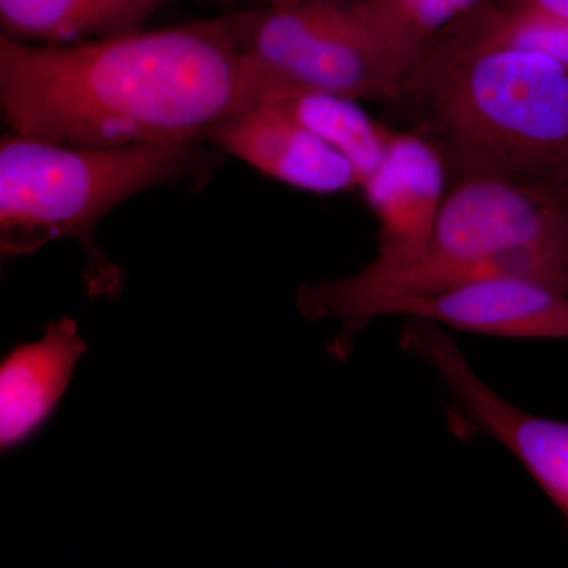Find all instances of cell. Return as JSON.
I'll return each instance as SVG.
<instances>
[{
	"label": "cell",
	"instance_id": "30bf717a",
	"mask_svg": "<svg viewBox=\"0 0 568 568\" xmlns=\"http://www.w3.org/2000/svg\"><path fill=\"white\" fill-rule=\"evenodd\" d=\"M88 351L77 321L48 325L39 342L11 351L0 368V446L13 450L47 424Z\"/></svg>",
	"mask_w": 568,
	"mask_h": 568
},
{
	"label": "cell",
	"instance_id": "4fadbf2b",
	"mask_svg": "<svg viewBox=\"0 0 568 568\" xmlns=\"http://www.w3.org/2000/svg\"><path fill=\"white\" fill-rule=\"evenodd\" d=\"M444 32L568 63V20L511 0H481Z\"/></svg>",
	"mask_w": 568,
	"mask_h": 568
},
{
	"label": "cell",
	"instance_id": "3957f363",
	"mask_svg": "<svg viewBox=\"0 0 568 568\" xmlns=\"http://www.w3.org/2000/svg\"><path fill=\"white\" fill-rule=\"evenodd\" d=\"M196 142L89 149L7 132L0 140V250L24 256L77 239L88 257L89 294L118 295L122 275L93 233L104 216L145 190L207 182L222 164L219 149Z\"/></svg>",
	"mask_w": 568,
	"mask_h": 568
},
{
	"label": "cell",
	"instance_id": "7c38bea8",
	"mask_svg": "<svg viewBox=\"0 0 568 568\" xmlns=\"http://www.w3.org/2000/svg\"><path fill=\"white\" fill-rule=\"evenodd\" d=\"M275 103L353 164L358 189L383 166L394 130L377 123L358 100L335 93L301 91L275 100Z\"/></svg>",
	"mask_w": 568,
	"mask_h": 568
},
{
	"label": "cell",
	"instance_id": "5b68a950",
	"mask_svg": "<svg viewBox=\"0 0 568 568\" xmlns=\"http://www.w3.org/2000/svg\"><path fill=\"white\" fill-rule=\"evenodd\" d=\"M271 102L301 91L402 99L407 70L366 24L357 0H294L227 14Z\"/></svg>",
	"mask_w": 568,
	"mask_h": 568
},
{
	"label": "cell",
	"instance_id": "2e32d148",
	"mask_svg": "<svg viewBox=\"0 0 568 568\" xmlns=\"http://www.w3.org/2000/svg\"><path fill=\"white\" fill-rule=\"evenodd\" d=\"M261 6H284V3L294 2V0H256Z\"/></svg>",
	"mask_w": 568,
	"mask_h": 568
},
{
	"label": "cell",
	"instance_id": "277c9868",
	"mask_svg": "<svg viewBox=\"0 0 568 568\" xmlns=\"http://www.w3.org/2000/svg\"><path fill=\"white\" fill-rule=\"evenodd\" d=\"M354 278L403 293L519 278L568 295V204L548 183L466 174L447 192L432 239L413 264Z\"/></svg>",
	"mask_w": 568,
	"mask_h": 568
},
{
	"label": "cell",
	"instance_id": "8992f818",
	"mask_svg": "<svg viewBox=\"0 0 568 568\" xmlns=\"http://www.w3.org/2000/svg\"><path fill=\"white\" fill-rule=\"evenodd\" d=\"M297 305L308 320L332 316L343 324L331 346L338 357L347 355L366 324L386 316L507 338L568 339V295L529 280H481L428 293H403L369 286L351 275L305 284L298 290Z\"/></svg>",
	"mask_w": 568,
	"mask_h": 568
},
{
	"label": "cell",
	"instance_id": "e0dca14e",
	"mask_svg": "<svg viewBox=\"0 0 568 568\" xmlns=\"http://www.w3.org/2000/svg\"><path fill=\"white\" fill-rule=\"evenodd\" d=\"M558 190L562 200L568 204V179L562 183V185L558 186Z\"/></svg>",
	"mask_w": 568,
	"mask_h": 568
},
{
	"label": "cell",
	"instance_id": "6da1fadb",
	"mask_svg": "<svg viewBox=\"0 0 568 568\" xmlns=\"http://www.w3.org/2000/svg\"><path fill=\"white\" fill-rule=\"evenodd\" d=\"M268 89L230 17L73 44L0 37V110L10 132L73 148L196 142Z\"/></svg>",
	"mask_w": 568,
	"mask_h": 568
},
{
	"label": "cell",
	"instance_id": "52a82bcc",
	"mask_svg": "<svg viewBox=\"0 0 568 568\" xmlns=\"http://www.w3.org/2000/svg\"><path fill=\"white\" fill-rule=\"evenodd\" d=\"M405 342L435 369L470 420L511 452L568 518V422L536 416L497 394L440 325L416 321Z\"/></svg>",
	"mask_w": 568,
	"mask_h": 568
},
{
	"label": "cell",
	"instance_id": "8fae6325",
	"mask_svg": "<svg viewBox=\"0 0 568 568\" xmlns=\"http://www.w3.org/2000/svg\"><path fill=\"white\" fill-rule=\"evenodd\" d=\"M173 0H0L3 39L73 44L140 31Z\"/></svg>",
	"mask_w": 568,
	"mask_h": 568
},
{
	"label": "cell",
	"instance_id": "9a60e30c",
	"mask_svg": "<svg viewBox=\"0 0 568 568\" xmlns=\"http://www.w3.org/2000/svg\"><path fill=\"white\" fill-rule=\"evenodd\" d=\"M511 2L534 7V9L547 11V13L568 20V0H511Z\"/></svg>",
	"mask_w": 568,
	"mask_h": 568
},
{
	"label": "cell",
	"instance_id": "9c48e42d",
	"mask_svg": "<svg viewBox=\"0 0 568 568\" xmlns=\"http://www.w3.org/2000/svg\"><path fill=\"white\" fill-rule=\"evenodd\" d=\"M209 144L304 192L336 194L358 189L353 164L275 102L237 112L212 133Z\"/></svg>",
	"mask_w": 568,
	"mask_h": 568
},
{
	"label": "cell",
	"instance_id": "5bb4252c",
	"mask_svg": "<svg viewBox=\"0 0 568 568\" xmlns=\"http://www.w3.org/2000/svg\"><path fill=\"white\" fill-rule=\"evenodd\" d=\"M481 0H357L386 50L410 74L426 48Z\"/></svg>",
	"mask_w": 568,
	"mask_h": 568
},
{
	"label": "cell",
	"instance_id": "7a4b0ae2",
	"mask_svg": "<svg viewBox=\"0 0 568 568\" xmlns=\"http://www.w3.org/2000/svg\"><path fill=\"white\" fill-rule=\"evenodd\" d=\"M466 174L568 179V63L443 32L407 77Z\"/></svg>",
	"mask_w": 568,
	"mask_h": 568
},
{
	"label": "cell",
	"instance_id": "ba28073f",
	"mask_svg": "<svg viewBox=\"0 0 568 568\" xmlns=\"http://www.w3.org/2000/svg\"><path fill=\"white\" fill-rule=\"evenodd\" d=\"M358 190L379 223L376 257L362 271L387 275L413 264L425 252L446 200L443 155L424 138L392 132L383 166Z\"/></svg>",
	"mask_w": 568,
	"mask_h": 568
}]
</instances>
